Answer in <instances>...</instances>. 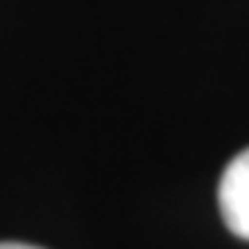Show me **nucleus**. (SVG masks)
Here are the masks:
<instances>
[{"mask_svg":"<svg viewBox=\"0 0 249 249\" xmlns=\"http://www.w3.org/2000/svg\"><path fill=\"white\" fill-rule=\"evenodd\" d=\"M219 211L232 235L249 241V150L238 152L219 180Z\"/></svg>","mask_w":249,"mask_h":249,"instance_id":"1","label":"nucleus"},{"mask_svg":"<svg viewBox=\"0 0 249 249\" xmlns=\"http://www.w3.org/2000/svg\"><path fill=\"white\" fill-rule=\"evenodd\" d=\"M0 249H42V247H31V244H19V241H0Z\"/></svg>","mask_w":249,"mask_h":249,"instance_id":"2","label":"nucleus"}]
</instances>
